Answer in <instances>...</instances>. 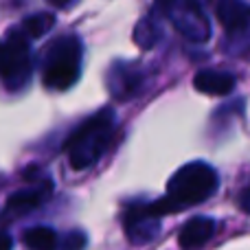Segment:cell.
<instances>
[{
  "mask_svg": "<svg viewBox=\"0 0 250 250\" xmlns=\"http://www.w3.org/2000/svg\"><path fill=\"white\" fill-rule=\"evenodd\" d=\"M215 220L208 215H198L191 217L182 224L180 233H178V246L182 250H198L202 248L207 242H211V237L215 235Z\"/></svg>",
  "mask_w": 250,
  "mask_h": 250,
  "instance_id": "obj_10",
  "label": "cell"
},
{
  "mask_svg": "<svg viewBox=\"0 0 250 250\" xmlns=\"http://www.w3.org/2000/svg\"><path fill=\"white\" fill-rule=\"evenodd\" d=\"M160 40H163V26H160V22L156 20V16H145L136 22L134 42L138 44V48H143V51L154 48Z\"/></svg>",
  "mask_w": 250,
  "mask_h": 250,
  "instance_id": "obj_13",
  "label": "cell"
},
{
  "mask_svg": "<svg viewBox=\"0 0 250 250\" xmlns=\"http://www.w3.org/2000/svg\"><path fill=\"white\" fill-rule=\"evenodd\" d=\"M220 189V173L204 160H191L182 165L167 182V193L160 200L147 202L154 217L178 213L180 208L202 204Z\"/></svg>",
  "mask_w": 250,
  "mask_h": 250,
  "instance_id": "obj_1",
  "label": "cell"
},
{
  "mask_svg": "<svg viewBox=\"0 0 250 250\" xmlns=\"http://www.w3.org/2000/svg\"><path fill=\"white\" fill-rule=\"evenodd\" d=\"M0 250H13V239L9 233L0 230Z\"/></svg>",
  "mask_w": 250,
  "mask_h": 250,
  "instance_id": "obj_17",
  "label": "cell"
},
{
  "mask_svg": "<svg viewBox=\"0 0 250 250\" xmlns=\"http://www.w3.org/2000/svg\"><path fill=\"white\" fill-rule=\"evenodd\" d=\"M83 42L79 35L66 33L55 38L42 57V83L48 90H68L82 77Z\"/></svg>",
  "mask_w": 250,
  "mask_h": 250,
  "instance_id": "obj_3",
  "label": "cell"
},
{
  "mask_svg": "<svg viewBox=\"0 0 250 250\" xmlns=\"http://www.w3.org/2000/svg\"><path fill=\"white\" fill-rule=\"evenodd\" d=\"M165 9L167 20L173 24V29L180 35H185L189 42L204 44L211 38V22H208L207 13H204L202 4L193 2V0H178V2L160 4Z\"/></svg>",
  "mask_w": 250,
  "mask_h": 250,
  "instance_id": "obj_5",
  "label": "cell"
},
{
  "mask_svg": "<svg viewBox=\"0 0 250 250\" xmlns=\"http://www.w3.org/2000/svg\"><path fill=\"white\" fill-rule=\"evenodd\" d=\"M51 191H53V182L48 180V178H40L35 185L9 195L7 204H4V213H7L9 217L26 215V213H31L33 208H38L42 202H46Z\"/></svg>",
  "mask_w": 250,
  "mask_h": 250,
  "instance_id": "obj_8",
  "label": "cell"
},
{
  "mask_svg": "<svg viewBox=\"0 0 250 250\" xmlns=\"http://www.w3.org/2000/svg\"><path fill=\"white\" fill-rule=\"evenodd\" d=\"M217 20L230 40L246 38L250 33V4L239 0H222L215 7Z\"/></svg>",
  "mask_w": 250,
  "mask_h": 250,
  "instance_id": "obj_9",
  "label": "cell"
},
{
  "mask_svg": "<svg viewBox=\"0 0 250 250\" xmlns=\"http://www.w3.org/2000/svg\"><path fill=\"white\" fill-rule=\"evenodd\" d=\"M237 204H239V208H242L244 213H248V215H250V187H246V189L239 193Z\"/></svg>",
  "mask_w": 250,
  "mask_h": 250,
  "instance_id": "obj_16",
  "label": "cell"
},
{
  "mask_svg": "<svg viewBox=\"0 0 250 250\" xmlns=\"http://www.w3.org/2000/svg\"><path fill=\"white\" fill-rule=\"evenodd\" d=\"M117 132V112L112 108H104L88 117L73 129L64 143V151L75 171H86L101 160L108 151Z\"/></svg>",
  "mask_w": 250,
  "mask_h": 250,
  "instance_id": "obj_2",
  "label": "cell"
},
{
  "mask_svg": "<svg viewBox=\"0 0 250 250\" xmlns=\"http://www.w3.org/2000/svg\"><path fill=\"white\" fill-rule=\"evenodd\" d=\"M33 60L29 40L18 29H11L7 38L0 40V79L9 90H22L31 82Z\"/></svg>",
  "mask_w": 250,
  "mask_h": 250,
  "instance_id": "obj_4",
  "label": "cell"
},
{
  "mask_svg": "<svg viewBox=\"0 0 250 250\" xmlns=\"http://www.w3.org/2000/svg\"><path fill=\"white\" fill-rule=\"evenodd\" d=\"M237 77L233 73H226V70H215V68H204L198 70L193 77V88L202 95L208 97H224L229 92H233Z\"/></svg>",
  "mask_w": 250,
  "mask_h": 250,
  "instance_id": "obj_11",
  "label": "cell"
},
{
  "mask_svg": "<svg viewBox=\"0 0 250 250\" xmlns=\"http://www.w3.org/2000/svg\"><path fill=\"white\" fill-rule=\"evenodd\" d=\"M123 233L136 246L154 242L160 233V220L151 215L147 202H132L123 211Z\"/></svg>",
  "mask_w": 250,
  "mask_h": 250,
  "instance_id": "obj_7",
  "label": "cell"
},
{
  "mask_svg": "<svg viewBox=\"0 0 250 250\" xmlns=\"http://www.w3.org/2000/svg\"><path fill=\"white\" fill-rule=\"evenodd\" d=\"M53 26H55V16L48 11H40V13L26 16L18 31H20L26 40H38V38H42V35H46Z\"/></svg>",
  "mask_w": 250,
  "mask_h": 250,
  "instance_id": "obj_14",
  "label": "cell"
},
{
  "mask_svg": "<svg viewBox=\"0 0 250 250\" xmlns=\"http://www.w3.org/2000/svg\"><path fill=\"white\" fill-rule=\"evenodd\" d=\"M145 68L136 62L117 60L105 73V88L114 101H129L138 97L145 88Z\"/></svg>",
  "mask_w": 250,
  "mask_h": 250,
  "instance_id": "obj_6",
  "label": "cell"
},
{
  "mask_svg": "<svg viewBox=\"0 0 250 250\" xmlns=\"http://www.w3.org/2000/svg\"><path fill=\"white\" fill-rule=\"evenodd\" d=\"M88 244V235L79 229H73L68 233H64L60 237V244H57V250H83Z\"/></svg>",
  "mask_w": 250,
  "mask_h": 250,
  "instance_id": "obj_15",
  "label": "cell"
},
{
  "mask_svg": "<svg viewBox=\"0 0 250 250\" xmlns=\"http://www.w3.org/2000/svg\"><path fill=\"white\" fill-rule=\"evenodd\" d=\"M22 244L26 250H57L60 235L51 226H31L22 233Z\"/></svg>",
  "mask_w": 250,
  "mask_h": 250,
  "instance_id": "obj_12",
  "label": "cell"
}]
</instances>
